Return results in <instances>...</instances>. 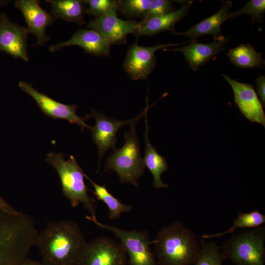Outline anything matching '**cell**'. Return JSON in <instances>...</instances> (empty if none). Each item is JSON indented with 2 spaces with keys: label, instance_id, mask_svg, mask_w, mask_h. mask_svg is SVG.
Returning <instances> with one entry per match:
<instances>
[{
  "label": "cell",
  "instance_id": "obj_1",
  "mask_svg": "<svg viewBox=\"0 0 265 265\" xmlns=\"http://www.w3.org/2000/svg\"><path fill=\"white\" fill-rule=\"evenodd\" d=\"M87 243L77 223L61 220L38 232L35 245L45 265H78Z\"/></svg>",
  "mask_w": 265,
  "mask_h": 265
},
{
  "label": "cell",
  "instance_id": "obj_2",
  "mask_svg": "<svg viewBox=\"0 0 265 265\" xmlns=\"http://www.w3.org/2000/svg\"><path fill=\"white\" fill-rule=\"evenodd\" d=\"M152 243L159 265H192L200 250L194 233L180 221L161 227Z\"/></svg>",
  "mask_w": 265,
  "mask_h": 265
},
{
  "label": "cell",
  "instance_id": "obj_3",
  "mask_svg": "<svg viewBox=\"0 0 265 265\" xmlns=\"http://www.w3.org/2000/svg\"><path fill=\"white\" fill-rule=\"evenodd\" d=\"M63 153H49L45 161L52 165L57 172L61 183L62 193L70 202L72 207L82 204L90 215L86 218L97 220L96 206L94 198L88 194V188L84 181V173L74 156L66 160Z\"/></svg>",
  "mask_w": 265,
  "mask_h": 265
},
{
  "label": "cell",
  "instance_id": "obj_4",
  "mask_svg": "<svg viewBox=\"0 0 265 265\" xmlns=\"http://www.w3.org/2000/svg\"><path fill=\"white\" fill-rule=\"evenodd\" d=\"M136 124L124 132L125 143L107 158L105 172L114 171L122 183L138 186V181L145 172V166L141 157Z\"/></svg>",
  "mask_w": 265,
  "mask_h": 265
},
{
  "label": "cell",
  "instance_id": "obj_5",
  "mask_svg": "<svg viewBox=\"0 0 265 265\" xmlns=\"http://www.w3.org/2000/svg\"><path fill=\"white\" fill-rule=\"evenodd\" d=\"M265 226L235 234L222 244L223 258L236 265H264Z\"/></svg>",
  "mask_w": 265,
  "mask_h": 265
},
{
  "label": "cell",
  "instance_id": "obj_6",
  "mask_svg": "<svg viewBox=\"0 0 265 265\" xmlns=\"http://www.w3.org/2000/svg\"><path fill=\"white\" fill-rule=\"evenodd\" d=\"M99 228L113 233L125 249L129 265H158L151 248L152 241L146 231L127 230L104 224L97 219L91 221Z\"/></svg>",
  "mask_w": 265,
  "mask_h": 265
},
{
  "label": "cell",
  "instance_id": "obj_7",
  "mask_svg": "<svg viewBox=\"0 0 265 265\" xmlns=\"http://www.w3.org/2000/svg\"><path fill=\"white\" fill-rule=\"evenodd\" d=\"M146 103V107L139 115L126 120L107 117L103 113L92 108L91 115L95 118L96 123L90 130L93 141L98 148L99 165L103 156L109 149H116V133L118 130L126 125L136 124L140 118L145 117L147 114L149 108L152 106H149L148 97Z\"/></svg>",
  "mask_w": 265,
  "mask_h": 265
},
{
  "label": "cell",
  "instance_id": "obj_8",
  "mask_svg": "<svg viewBox=\"0 0 265 265\" xmlns=\"http://www.w3.org/2000/svg\"><path fill=\"white\" fill-rule=\"evenodd\" d=\"M126 252L122 244L107 237L87 242L78 265H127Z\"/></svg>",
  "mask_w": 265,
  "mask_h": 265
},
{
  "label": "cell",
  "instance_id": "obj_9",
  "mask_svg": "<svg viewBox=\"0 0 265 265\" xmlns=\"http://www.w3.org/2000/svg\"><path fill=\"white\" fill-rule=\"evenodd\" d=\"M19 86L24 92L33 99L46 116L54 119H64L71 124H76L80 127L82 131L84 129H91L92 127L85 123L86 120L92 117L91 114H87L84 117L79 116L76 114L78 105H68L59 103L38 91L27 82L20 81Z\"/></svg>",
  "mask_w": 265,
  "mask_h": 265
},
{
  "label": "cell",
  "instance_id": "obj_10",
  "mask_svg": "<svg viewBox=\"0 0 265 265\" xmlns=\"http://www.w3.org/2000/svg\"><path fill=\"white\" fill-rule=\"evenodd\" d=\"M193 41L180 43L158 44L153 46H139L137 42L130 46L123 64L125 71L133 80H147L153 71L156 63L155 53L159 49L189 44Z\"/></svg>",
  "mask_w": 265,
  "mask_h": 265
},
{
  "label": "cell",
  "instance_id": "obj_11",
  "mask_svg": "<svg viewBox=\"0 0 265 265\" xmlns=\"http://www.w3.org/2000/svg\"><path fill=\"white\" fill-rule=\"evenodd\" d=\"M116 3L105 14L89 21L87 28L94 29L103 35L111 44L127 43L128 34H133L139 26L138 22L123 20L117 17Z\"/></svg>",
  "mask_w": 265,
  "mask_h": 265
},
{
  "label": "cell",
  "instance_id": "obj_12",
  "mask_svg": "<svg viewBox=\"0 0 265 265\" xmlns=\"http://www.w3.org/2000/svg\"><path fill=\"white\" fill-rule=\"evenodd\" d=\"M40 4V1L38 0H18L15 2L16 8L21 11L25 18L28 33L34 35L37 40L32 46H44L50 40L51 37L47 34L45 30L56 20L43 9Z\"/></svg>",
  "mask_w": 265,
  "mask_h": 265
},
{
  "label": "cell",
  "instance_id": "obj_13",
  "mask_svg": "<svg viewBox=\"0 0 265 265\" xmlns=\"http://www.w3.org/2000/svg\"><path fill=\"white\" fill-rule=\"evenodd\" d=\"M26 28L11 21L7 14H0V52L28 62Z\"/></svg>",
  "mask_w": 265,
  "mask_h": 265
},
{
  "label": "cell",
  "instance_id": "obj_14",
  "mask_svg": "<svg viewBox=\"0 0 265 265\" xmlns=\"http://www.w3.org/2000/svg\"><path fill=\"white\" fill-rule=\"evenodd\" d=\"M231 85L234 94L235 102L241 113L251 122L265 127V114L252 84L242 83L222 74Z\"/></svg>",
  "mask_w": 265,
  "mask_h": 265
},
{
  "label": "cell",
  "instance_id": "obj_15",
  "mask_svg": "<svg viewBox=\"0 0 265 265\" xmlns=\"http://www.w3.org/2000/svg\"><path fill=\"white\" fill-rule=\"evenodd\" d=\"M111 43L98 31L90 29H80L68 40L53 45L49 48L50 52L54 53L63 47L78 46L86 53L96 56H108Z\"/></svg>",
  "mask_w": 265,
  "mask_h": 265
},
{
  "label": "cell",
  "instance_id": "obj_16",
  "mask_svg": "<svg viewBox=\"0 0 265 265\" xmlns=\"http://www.w3.org/2000/svg\"><path fill=\"white\" fill-rule=\"evenodd\" d=\"M210 43H203L193 41L189 45L180 48L162 49L163 51H176L183 53L188 65L194 71H197L210 59L224 50L225 45L229 37L222 36L214 39Z\"/></svg>",
  "mask_w": 265,
  "mask_h": 265
},
{
  "label": "cell",
  "instance_id": "obj_17",
  "mask_svg": "<svg viewBox=\"0 0 265 265\" xmlns=\"http://www.w3.org/2000/svg\"><path fill=\"white\" fill-rule=\"evenodd\" d=\"M222 3L221 8L213 15L204 19L185 31L179 32L175 30L171 32V34L187 36L191 41H196L200 36L207 34L212 35L214 39L223 36L221 26L224 22L232 18L230 9L232 6V2L227 0L222 1Z\"/></svg>",
  "mask_w": 265,
  "mask_h": 265
},
{
  "label": "cell",
  "instance_id": "obj_18",
  "mask_svg": "<svg viewBox=\"0 0 265 265\" xmlns=\"http://www.w3.org/2000/svg\"><path fill=\"white\" fill-rule=\"evenodd\" d=\"M194 1L189 0L178 10L168 14L154 17L144 22H138L139 26L133 34L136 37L145 35L152 36L165 30H175L176 23L185 18L189 12Z\"/></svg>",
  "mask_w": 265,
  "mask_h": 265
},
{
  "label": "cell",
  "instance_id": "obj_19",
  "mask_svg": "<svg viewBox=\"0 0 265 265\" xmlns=\"http://www.w3.org/2000/svg\"><path fill=\"white\" fill-rule=\"evenodd\" d=\"M145 130L144 139L145 144V155L143 159L145 166L151 173L154 186L156 188H166L168 185L162 181L161 174L168 170V165L165 157L157 152L151 144L149 138V127L147 114L145 115Z\"/></svg>",
  "mask_w": 265,
  "mask_h": 265
},
{
  "label": "cell",
  "instance_id": "obj_20",
  "mask_svg": "<svg viewBox=\"0 0 265 265\" xmlns=\"http://www.w3.org/2000/svg\"><path fill=\"white\" fill-rule=\"evenodd\" d=\"M51 6V14L56 19L76 23L81 26L86 22L84 15L86 5L84 0H47Z\"/></svg>",
  "mask_w": 265,
  "mask_h": 265
},
{
  "label": "cell",
  "instance_id": "obj_21",
  "mask_svg": "<svg viewBox=\"0 0 265 265\" xmlns=\"http://www.w3.org/2000/svg\"><path fill=\"white\" fill-rule=\"evenodd\" d=\"M227 56L231 62L238 67H262L265 63L262 53L257 52L250 44H241L231 49Z\"/></svg>",
  "mask_w": 265,
  "mask_h": 265
},
{
  "label": "cell",
  "instance_id": "obj_22",
  "mask_svg": "<svg viewBox=\"0 0 265 265\" xmlns=\"http://www.w3.org/2000/svg\"><path fill=\"white\" fill-rule=\"evenodd\" d=\"M84 176L92 186L93 193L97 198L106 205L108 210V217L111 220L119 218L122 213L131 211L132 209V206L122 203L108 191L105 186L97 184L85 173Z\"/></svg>",
  "mask_w": 265,
  "mask_h": 265
},
{
  "label": "cell",
  "instance_id": "obj_23",
  "mask_svg": "<svg viewBox=\"0 0 265 265\" xmlns=\"http://www.w3.org/2000/svg\"><path fill=\"white\" fill-rule=\"evenodd\" d=\"M265 223V215L260 211L254 210L248 212H239L233 224L228 230L213 234L203 235L201 238L207 239L219 238L227 234H232L238 229L254 228L263 225Z\"/></svg>",
  "mask_w": 265,
  "mask_h": 265
},
{
  "label": "cell",
  "instance_id": "obj_24",
  "mask_svg": "<svg viewBox=\"0 0 265 265\" xmlns=\"http://www.w3.org/2000/svg\"><path fill=\"white\" fill-rule=\"evenodd\" d=\"M200 250L194 265H222L224 261L221 247L214 241H207L201 238Z\"/></svg>",
  "mask_w": 265,
  "mask_h": 265
},
{
  "label": "cell",
  "instance_id": "obj_25",
  "mask_svg": "<svg viewBox=\"0 0 265 265\" xmlns=\"http://www.w3.org/2000/svg\"><path fill=\"white\" fill-rule=\"evenodd\" d=\"M150 0H117V11L131 18H143L149 9Z\"/></svg>",
  "mask_w": 265,
  "mask_h": 265
},
{
  "label": "cell",
  "instance_id": "obj_26",
  "mask_svg": "<svg viewBox=\"0 0 265 265\" xmlns=\"http://www.w3.org/2000/svg\"><path fill=\"white\" fill-rule=\"evenodd\" d=\"M20 258L11 241L0 228V265H20Z\"/></svg>",
  "mask_w": 265,
  "mask_h": 265
},
{
  "label": "cell",
  "instance_id": "obj_27",
  "mask_svg": "<svg viewBox=\"0 0 265 265\" xmlns=\"http://www.w3.org/2000/svg\"><path fill=\"white\" fill-rule=\"evenodd\" d=\"M265 11V0H250L237 11L232 12V18L241 15H248L253 21L261 22Z\"/></svg>",
  "mask_w": 265,
  "mask_h": 265
},
{
  "label": "cell",
  "instance_id": "obj_28",
  "mask_svg": "<svg viewBox=\"0 0 265 265\" xmlns=\"http://www.w3.org/2000/svg\"><path fill=\"white\" fill-rule=\"evenodd\" d=\"M174 10V6L172 1L152 0L147 13L140 22H144L154 17L165 15Z\"/></svg>",
  "mask_w": 265,
  "mask_h": 265
},
{
  "label": "cell",
  "instance_id": "obj_29",
  "mask_svg": "<svg viewBox=\"0 0 265 265\" xmlns=\"http://www.w3.org/2000/svg\"><path fill=\"white\" fill-rule=\"evenodd\" d=\"M88 7L86 13L95 18L106 13L116 2L114 0H84Z\"/></svg>",
  "mask_w": 265,
  "mask_h": 265
},
{
  "label": "cell",
  "instance_id": "obj_30",
  "mask_svg": "<svg viewBox=\"0 0 265 265\" xmlns=\"http://www.w3.org/2000/svg\"><path fill=\"white\" fill-rule=\"evenodd\" d=\"M256 84L258 95L264 106L265 105V77L264 76L259 77L256 80Z\"/></svg>",
  "mask_w": 265,
  "mask_h": 265
},
{
  "label": "cell",
  "instance_id": "obj_31",
  "mask_svg": "<svg viewBox=\"0 0 265 265\" xmlns=\"http://www.w3.org/2000/svg\"><path fill=\"white\" fill-rule=\"evenodd\" d=\"M0 208L10 212H18L8 203L3 199L0 195Z\"/></svg>",
  "mask_w": 265,
  "mask_h": 265
},
{
  "label": "cell",
  "instance_id": "obj_32",
  "mask_svg": "<svg viewBox=\"0 0 265 265\" xmlns=\"http://www.w3.org/2000/svg\"><path fill=\"white\" fill-rule=\"evenodd\" d=\"M20 265H45L42 262L32 260L29 259H26Z\"/></svg>",
  "mask_w": 265,
  "mask_h": 265
},
{
  "label": "cell",
  "instance_id": "obj_33",
  "mask_svg": "<svg viewBox=\"0 0 265 265\" xmlns=\"http://www.w3.org/2000/svg\"><path fill=\"white\" fill-rule=\"evenodd\" d=\"M9 1L7 0H0V7L6 5Z\"/></svg>",
  "mask_w": 265,
  "mask_h": 265
}]
</instances>
